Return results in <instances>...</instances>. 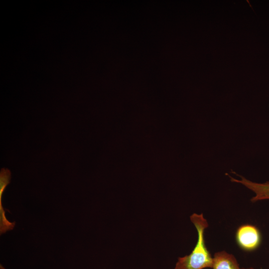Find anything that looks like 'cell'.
Instances as JSON below:
<instances>
[{"label":"cell","instance_id":"6da1fadb","mask_svg":"<svg viewBox=\"0 0 269 269\" xmlns=\"http://www.w3.org/2000/svg\"><path fill=\"white\" fill-rule=\"evenodd\" d=\"M190 218L198 233L197 241L189 255L178 258L174 269L212 268L213 258L205 245L204 238L205 230L208 227V222L202 214L193 213Z\"/></svg>","mask_w":269,"mask_h":269},{"label":"cell","instance_id":"7a4b0ae2","mask_svg":"<svg viewBox=\"0 0 269 269\" xmlns=\"http://www.w3.org/2000/svg\"><path fill=\"white\" fill-rule=\"evenodd\" d=\"M236 241L243 250L251 252L257 249L262 242V236L259 229L251 224H244L237 229Z\"/></svg>","mask_w":269,"mask_h":269},{"label":"cell","instance_id":"3957f363","mask_svg":"<svg viewBox=\"0 0 269 269\" xmlns=\"http://www.w3.org/2000/svg\"><path fill=\"white\" fill-rule=\"evenodd\" d=\"M232 182L240 183L255 193V196L252 197L251 201L255 202L258 201L269 200V181L264 183H257L252 182L243 176L238 175L240 180L235 179L230 175Z\"/></svg>","mask_w":269,"mask_h":269},{"label":"cell","instance_id":"277c9868","mask_svg":"<svg viewBox=\"0 0 269 269\" xmlns=\"http://www.w3.org/2000/svg\"><path fill=\"white\" fill-rule=\"evenodd\" d=\"M213 269H241L236 258L225 251L215 254Z\"/></svg>","mask_w":269,"mask_h":269},{"label":"cell","instance_id":"5b68a950","mask_svg":"<svg viewBox=\"0 0 269 269\" xmlns=\"http://www.w3.org/2000/svg\"><path fill=\"white\" fill-rule=\"evenodd\" d=\"M241 269H254V268H247V269H245V268H242Z\"/></svg>","mask_w":269,"mask_h":269}]
</instances>
